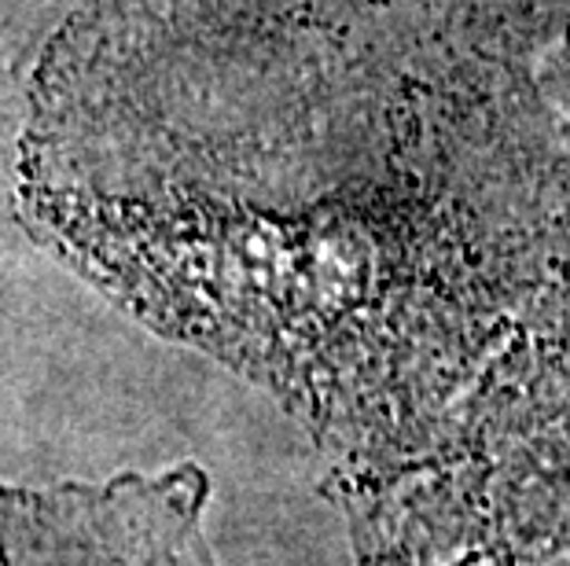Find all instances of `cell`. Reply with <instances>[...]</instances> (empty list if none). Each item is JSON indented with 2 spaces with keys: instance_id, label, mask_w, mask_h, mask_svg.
<instances>
[{
  "instance_id": "obj_1",
  "label": "cell",
  "mask_w": 570,
  "mask_h": 566,
  "mask_svg": "<svg viewBox=\"0 0 570 566\" xmlns=\"http://www.w3.org/2000/svg\"><path fill=\"white\" fill-rule=\"evenodd\" d=\"M196 467L107 489H0L4 566H214L199 540Z\"/></svg>"
}]
</instances>
